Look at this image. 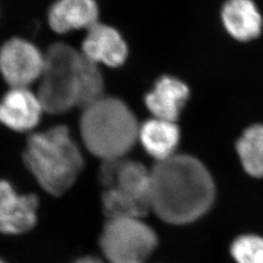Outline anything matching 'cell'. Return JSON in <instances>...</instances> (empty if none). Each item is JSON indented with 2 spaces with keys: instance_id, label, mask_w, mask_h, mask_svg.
<instances>
[{
  "instance_id": "6da1fadb",
  "label": "cell",
  "mask_w": 263,
  "mask_h": 263,
  "mask_svg": "<svg viewBox=\"0 0 263 263\" xmlns=\"http://www.w3.org/2000/svg\"><path fill=\"white\" fill-rule=\"evenodd\" d=\"M151 171V211L171 224H187L211 209L216 186L199 160L174 154L156 162Z\"/></svg>"
},
{
  "instance_id": "7a4b0ae2",
  "label": "cell",
  "mask_w": 263,
  "mask_h": 263,
  "mask_svg": "<svg viewBox=\"0 0 263 263\" xmlns=\"http://www.w3.org/2000/svg\"><path fill=\"white\" fill-rule=\"evenodd\" d=\"M24 161L39 185L53 196L66 193L84 166L82 152L65 126L32 134L27 142Z\"/></svg>"
},
{
  "instance_id": "3957f363",
  "label": "cell",
  "mask_w": 263,
  "mask_h": 263,
  "mask_svg": "<svg viewBox=\"0 0 263 263\" xmlns=\"http://www.w3.org/2000/svg\"><path fill=\"white\" fill-rule=\"evenodd\" d=\"M79 129L87 151L105 161L126 157L139 141L140 124L123 101L104 96L82 109Z\"/></svg>"
},
{
  "instance_id": "277c9868",
  "label": "cell",
  "mask_w": 263,
  "mask_h": 263,
  "mask_svg": "<svg viewBox=\"0 0 263 263\" xmlns=\"http://www.w3.org/2000/svg\"><path fill=\"white\" fill-rule=\"evenodd\" d=\"M100 180L107 218H142L151 212V171L141 162L126 157L103 161Z\"/></svg>"
},
{
  "instance_id": "5b68a950",
  "label": "cell",
  "mask_w": 263,
  "mask_h": 263,
  "mask_svg": "<svg viewBox=\"0 0 263 263\" xmlns=\"http://www.w3.org/2000/svg\"><path fill=\"white\" fill-rule=\"evenodd\" d=\"M85 58L66 43H55L44 55L37 96L44 111L62 114L79 107Z\"/></svg>"
},
{
  "instance_id": "8992f818",
  "label": "cell",
  "mask_w": 263,
  "mask_h": 263,
  "mask_svg": "<svg viewBox=\"0 0 263 263\" xmlns=\"http://www.w3.org/2000/svg\"><path fill=\"white\" fill-rule=\"evenodd\" d=\"M100 245L107 263H146L158 244L155 230L139 217L107 218Z\"/></svg>"
},
{
  "instance_id": "52a82bcc",
  "label": "cell",
  "mask_w": 263,
  "mask_h": 263,
  "mask_svg": "<svg viewBox=\"0 0 263 263\" xmlns=\"http://www.w3.org/2000/svg\"><path fill=\"white\" fill-rule=\"evenodd\" d=\"M44 55L32 43L12 38L0 48V73L10 88H29L38 81Z\"/></svg>"
},
{
  "instance_id": "ba28073f",
  "label": "cell",
  "mask_w": 263,
  "mask_h": 263,
  "mask_svg": "<svg viewBox=\"0 0 263 263\" xmlns=\"http://www.w3.org/2000/svg\"><path fill=\"white\" fill-rule=\"evenodd\" d=\"M37 209L35 195L20 194L7 180H0V233L16 235L31 230Z\"/></svg>"
},
{
  "instance_id": "9c48e42d",
  "label": "cell",
  "mask_w": 263,
  "mask_h": 263,
  "mask_svg": "<svg viewBox=\"0 0 263 263\" xmlns=\"http://www.w3.org/2000/svg\"><path fill=\"white\" fill-rule=\"evenodd\" d=\"M43 112L37 93L29 88H10L0 102V122L13 131L34 129Z\"/></svg>"
},
{
  "instance_id": "30bf717a",
  "label": "cell",
  "mask_w": 263,
  "mask_h": 263,
  "mask_svg": "<svg viewBox=\"0 0 263 263\" xmlns=\"http://www.w3.org/2000/svg\"><path fill=\"white\" fill-rule=\"evenodd\" d=\"M80 52L99 66L118 67L122 66L127 59L128 47L115 28L97 23L87 29Z\"/></svg>"
},
{
  "instance_id": "8fae6325",
  "label": "cell",
  "mask_w": 263,
  "mask_h": 263,
  "mask_svg": "<svg viewBox=\"0 0 263 263\" xmlns=\"http://www.w3.org/2000/svg\"><path fill=\"white\" fill-rule=\"evenodd\" d=\"M99 8L95 0H57L51 6L48 21L58 33L89 29L99 23Z\"/></svg>"
},
{
  "instance_id": "7c38bea8",
  "label": "cell",
  "mask_w": 263,
  "mask_h": 263,
  "mask_svg": "<svg viewBox=\"0 0 263 263\" xmlns=\"http://www.w3.org/2000/svg\"><path fill=\"white\" fill-rule=\"evenodd\" d=\"M189 97L187 86L172 76H164L145 97V105L153 117L177 122Z\"/></svg>"
},
{
  "instance_id": "4fadbf2b",
  "label": "cell",
  "mask_w": 263,
  "mask_h": 263,
  "mask_svg": "<svg viewBox=\"0 0 263 263\" xmlns=\"http://www.w3.org/2000/svg\"><path fill=\"white\" fill-rule=\"evenodd\" d=\"M221 19L227 32L239 41L254 39L262 29V17L253 0H227Z\"/></svg>"
},
{
  "instance_id": "5bb4252c",
  "label": "cell",
  "mask_w": 263,
  "mask_h": 263,
  "mask_svg": "<svg viewBox=\"0 0 263 263\" xmlns=\"http://www.w3.org/2000/svg\"><path fill=\"white\" fill-rule=\"evenodd\" d=\"M139 141L156 162L168 159L176 154L179 142V127L176 122L153 117L140 125Z\"/></svg>"
},
{
  "instance_id": "9a60e30c",
  "label": "cell",
  "mask_w": 263,
  "mask_h": 263,
  "mask_svg": "<svg viewBox=\"0 0 263 263\" xmlns=\"http://www.w3.org/2000/svg\"><path fill=\"white\" fill-rule=\"evenodd\" d=\"M245 171L254 178L263 177V125H254L243 133L236 144Z\"/></svg>"
},
{
  "instance_id": "2e32d148",
  "label": "cell",
  "mask_w": 263,
  "mask_h": 263,
  "mask_svg": "<svg viewBox=\"0 0 263 263\" xmlns=\"http://www.w3.org/2000/svg\"><path fill=\"white\" fill-rule=\"evenodd\" d=\"M231 254L237 263H263V238L240 236L231 246Z\"/></svg>"
},
{
  "instance_id": "e0dca14e",
  "label": "cell",
  "mask_w": 263,
  "mask_h": 263,
  "mask_svg": "<svg viewBox=\"0 0 263 263\" xmlns=\"http://www.w3.org/2000/svg\"><path fill=\"white\" fill-rule=\"evenodd\" d=\"M72 263H107L105 260H103L99 257H96V256H84V257H81L79 259L76 260L74 262Z\"/></svg>"
},
{
  "instance_id": "ac0fdd59",
  "label": "cell",
  "mask_w": 263,
  "mask_h": 263,
  "mask_svg": "<svg viewBox=\"0 0 263 263\" xmlns=\"http://www.w3.org/2000/svg\"><path fill=\"white\" fill-rule=\"evenodd\" d=\"M0 263H6V262H5V261H3V260H2V259H0Z\"/></svg>"
}]
</instances>
